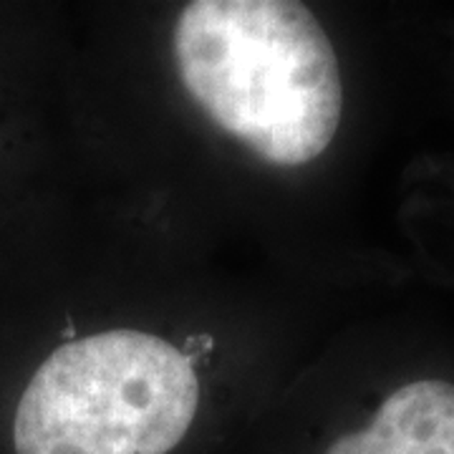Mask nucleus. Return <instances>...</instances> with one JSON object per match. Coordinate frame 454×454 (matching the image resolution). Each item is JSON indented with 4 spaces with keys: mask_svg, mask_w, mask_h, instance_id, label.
Here are the masks:
<instances>
[{
    "mask_svg": "<svg viewBox=\"0 0 454 454\" xmlns=\"http://www.w3.org/2000/svg\"><path fill=\"white\" fill-rule=\"evenodd\" d=\"M179 79L212 121L278 167L333 142L343 86L333 46L295 0H197L177 18Z\"/></svg>",
    "mask_w": 454,
    "mask_h": 454,
    "instance_id": "1",
    "label": "nucleus"
},
{
    "mask_svg": "<svg viewBox=\"0 0 454 454\" xmlns=\"http://www.w3.org/2000/svg\"><path fill=\"white\" fill-rule=\"evenodd\" d=\"M200 406L195 361L145 331L68 340L33 373L13 454H175Z\"/></svg>",
    "mask_w": 454,
    "mask_h": 454,
    "instance_id": "2",
    "label": "nucleus"
},
{
    "mask_svg": "<svg viewBox=\"0 0 454 454\" xmlns=\"http://www.w3.org/2000/svg\"><path fill=\"white\" fill-rule=\"evenodd\" d=\"M325 454H454V387L437 379L406 384L369 427L336 437Z\"/></svg>",
    "mask_w": 454,
    "mask_h": 454,
    "instance_id": "3",
    "label": "nucleus"
}]
</instances>
